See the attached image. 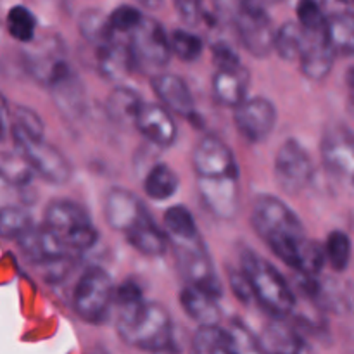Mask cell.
I'll return each instance as SVG.
<instances>
[{
    "instance_id": "cell-33",
    "label": "cell",
    "mask_w": 354,
    "mask_h": 354,
    "mask_svg": "<svg viewBox=\"0 0 354 354\" xmlns=\"http://www.w3.org/2000/svg\"><path fill=\"white\" fill-rule=\"evenodd\" d=\"M6 26L10 37L21 44H31L37 35V16L24 6L10 7L6 17Z\"/></svg>"
},
{
    "instance_id": "cell-44",
    "label": "cell",
    "mask_w": 354,
    "mask_h": 354,
    "mask_svg": "<svg viewBox=\"0 0 354 354\" xmlns=\"http://www.w3.org/2000/svg\"><path fill=\"white\" fill-rule=\"evenodd\" d=\"M228 282H230V287L232 290H234L235 297H237L242 304H251V301H254L251 286H249L248 279H245L242 270L228 268Z\"/></svg>"
},
{
    "instance_id": "cell-20",
    "label": "cell",
    "mask_w": 354,
    "mask_h": 354,
    "mask_svg": "<svg viewBox=\"0 0 354 354\" xmlns=\"http://www.w3.org/2000/svg\"><path fill=\"white\" fill-rule=\"evenodd\" d=\"M213 95L221 106L235 109L249 99L251 88V73L244 64L237 68L216 69L211 82Z\"/></svg>"
},
{
    "instance_id": "cell-3",
    "label": "cell",
    "mask_w": 354,
    "mask_h": 354,
    "mask_svg": "<svg viewBox=\"0 0 354 354\" xmlns=\"http://www.w3.org/2000/svg\"><path fill=\"white\" fill-rule=\"evenodd\" d=\"M241 270L251 286L254 301L273 318L287 320L297 308V297L286 277L270 261L244 248L241 251Z\"/></svg>"
},
{
    "instance_id": "cell-26",
    "label": "cell",
    "mask_w": 354,
    "mask_h": 354,
    "mask_svg": "<svg viewBox=\"0 0 354 354\" xmlns=\"http://www.w3.org/2000/svg\"><path fill=\"white\" fill-rule=\"evenodd\" d=\"M144 104L145 100L133 88L116 86L107 95L106 113L114 123L121 124V127H130V124L135 127V121H137V116Z\"/></svg>"
},
{
    "instance_id": "cell-49",
    "label": "cell",
    "mask_w": 354,
    "mask_h": 354,
    "mask_svg": "<svg viewBox=\"0 0 354 354\" xmlns=\"http://www.w3.org/2000/svg\"><path fill=\"white\" fill-rule=\"evenodd\" d=\"M351 3H353V7H354V0H351Z\"/></svg>"
},
{
    "instance_id": "cell-21",
    "label": "cell",
    "mask_w": 354,
    "mask_h": 354,
    "mask_svg": "<svg viewBox=\"0 0 354 354\" xmlns=\"http://www.w3.org/2000/svg\"><path fill=\"white\" fill-rule=\"evenodd\" d=\"M52 100L68 120H78L85 111V86L73 66L62 71L50 85Z\"/></svg>"
},
{
    "instance_id": "cell-7",
    "label": "cell",
    "mask_w": 354,
    "mask_h": 354,
    "mask_svg": "<svg viewBox=\"0 0 354 354\" xmlns=\"http://www.w3.org/2000/svg\"><path fill=\"white\" fill-rule=\"evenodd\" d=\"M169 245L185 286L196 287L214 299H220L223 296V283L218 277L204 239L201 237L192 242H171Z\"/></svg>"
},
{
    "instance_id": "cell-23",
    "label": "cell",
    "mask_w": 354,
    "mask_h": 354,
    "mask_svg": "<svg viewBox=\"0 0 354 354\" xmlns=\"http://www.w3.org/2000/svg\"><path fill=\"white\" fill-rule=\"evenodd\" d=\"M263 354H315L303 335L286 320H273L258 339Z\"/></svg>"
},
{
    "instance_id": "cell-40",
    "label": "cell",
    "mask_w": 354,
    "mask_h": 354,
    "mask_svg": "<svg viewBox=\"0 0 354 354\" xmlns=\"http://www.w3.org/2000/svg\"><path fill=\"white\" fill-rule=\"evenodd\" d=\"M10 127L24 131L33 138H45V123L37 111L26 106H14Z\"/></svg>"
},
{
    "instance_id": "cell-25",
    "label": "cell",
    "mask_w": 354,
    "mask_h": 354,
    "mask_svg": "<svg viewBox=\"0 0 354 354\" xmlns=\"http://www.w3.org/2000/svg\"><path fill=\"white\" fill-rule=\"evenodd\" d=\"M178 297L183 311L189 315V318L196 320L199 327H204V325H220L221 311L220 306H218V299L190 286L183 287Z\"/></svg>"
},
{
    "instance_id": "cell-16",
    "label": "cell",
    "mask_w": 354,
    "mask_h": 354,
    "mask_svg": "<svg viewBox=\"0 0 354 354\" xmlns=\"http://www.w3.org/2000/svg\"><path fill=\"white\" fill-rule=\"evenodd\" d=\"M335 54L337 50L332 44L328 26L315 31L304 30V47L299 57V68L308 80L324 82L334 68Z\"/></svg>"
},
{
    "instance_id": "cell-37",
    "label": "cell",
    "mask_w": 354,
    "mask_h": 354,
    "mask_svg": "<svg viewBox=\"0 0 354 354\" xmlns=\"http://www.w3.org/2000/svg\"><path fill=\"white\" fill-rule=\"evenodd\" d=\"M169 40H171L173 55L183 62L197 61L204 52V40L194 31L176 28L169 35Z\"/></svg>"
},
{
    "instance_id": "cell-38",
    "label": "cell",
    "mask_w": 354,
    "mask_h": 354,
    "mask_svg": "<svg viewBox=\"0 0 354 354\" xmlns=\"http://www.w3.org/2000/svg\"><path fill=\"white\" fill-rule=\"evenodd\" d=\"M145 14L138 7L133 6H120L109 14V23L113 26L114 33L120 37H130L138 24L144 21Z\"/></svg>"
},
{
    "instance_id": "cell-5",
    "label": "cell",
    "mask_w": 354,
    "mask_h": 354,
    "mask_svg": "<svg viewBox=\"0 0 354 354\" xmlns=\"http://www.w3.org/2000/svg\"><path fill=\"white\" fill-rule=\"evenodd\" d=\"M114 294L116 286L109 273L100 266H90L83 272L73 290V311L85 324H104L114 306Z\"/></svg>"
},
{
    "instance_id": "cell-39",
    "label": "cell",
    "mask_w": 354,
    "mask_h": 354,
    "mask_svg": "<svg viewBox=\"0 0 354 354\" xmlns=\"http://www.w3.org/2000/svg\"><path fill=\"white\" fill-rule=\"evenodd\" d=\"M296 14L297 23L308 31L322 30V28L328 26L327 16H325L320 0H297Z\"/></svg>"
},
{
    "instance_id": "cell-22",
    "label": "cell",
    "mask_w": 354,
    "mask_h": 354,
    "mask_svg": "<svg viewBox=\"0 0 354 354\" xmlns=\"http://www.w3.org/2000/svg\"><path fill=\"white\" fill-rule=\"evenodd\" d=\"M93 52H95L97 71L109 82H123L137 69L130 44L121 37Z\"/></svg>"
},
{
    "instance_id": "cell-30",
    "label": "cell",
    "mask_w": 354,
    "mask_h": 354,
    "mask_svg": "<svg viewBox=\"0 0 354 354\" xmlns=\"http://www.w3.org/2000/svg\"><path fill=\"white\" fill-rule=\"evenodd\" d=\"M165 230L168 234L169 244L171 242H192L203 237L196 220H194V214L183 204H175L166 209Z\"/></svg>"
},
{
    "instance_id": "cell-24",
    "label": "cell",
    "mask_w": 354,
    "mask_h": 354,
    "mask_svg": "<svg viewBox=\"0 0 354 354\" xmlns=\"http://www.w3.org/2000/svg\"><path fill=\"white\" fill-rule=\"evenodd\" d=\"M124 239L135 251L147 258H162L168 248H171L166 230H162L152 216H149L138 227L128 232Z\"/></svg>"
},
{
    "instance_id": "cell-17",
    "label": "cell",
    "mask_w": 354,
    "mask_h": 354,
    "mask_svg": "<svg viewBox=\"0 0 354 354\" xmlns=\"http://www.w3.org/2000/svg\"><path fill=\"white\" fill-rule=\"evenodd\" d=\"M17 244H19L24 258L40 268L75 258V254L44 225L28 230L23 237L17 239Z\"/></svg>"
},
{
    "instance_id": "cell-32",
    "label": "cell",
    "mask_w": 354,
    "mask_h": 354,
    "mask_svg": "<svg viewBox=\"0 0 354 354\" xmlns=\"http://www.w3.org/2000/svg\"><path fill=\"white\" fill-rule=\"evenodd\" d=\"M304 47V30L297 21H287L277 30L275 52L280 59L299 61Z\"/></svg>"
},
{
    "instance_id": "cell-4",
    "label": "cell",
    "mask_w": 354,
    "mask_h": 354,
    "mask_svg": "<svg viewBox=\"0 0 354 354\" xmlns=\"http://www.w3.org/2000/svg\"><path fill=\"white\" fill-rule=\"evenodd\" d=\"M47 227L73 254L90 251L99 242V230L82 204L71 199H54L44 213Z\"/></svg>"
},
{
    "instance_id": "cell-13",
    "label": "cell",
    "mask_w": 354,
    "mask_h": 354,
    "mask_svg": "<svg viewBox=\"0 0 354 354\" xmlns=\"http://www.w3.org/2000/svg\"><path fill=\"white\" fill-rule=\"evenodd\" d=\"M279 120L275 104L266 97H249L234 109V121L239 133L249 144H263L273 133Z\"/></svg>"
},
{
    "instance_id": "cell-2",
    "label": "cell",
    "mask_w": 354,
    "mask_h": 354,
    "mask_svg": "<svg viewBox=\"0 0 354 354\" xmlns=\"http://www.w3.org/2000/svg\"><path fill=\"white\" fill-rule=\"evenodd\" d=\"M116 332L121 341L140 351L162 354L173 348V322L162 304L142 301L118 308Z\"/></svg>"
},
{
    "instance_id": "cell-34",
    "label": "cell",
    "mask_w": 354,
    "mask_h": 354,
    "mask_svg": "<svg viewBox=\"0 0 354 354\" xmlns=\"http://www.w3.org/2000/svg\"><path fill=\"white\" fill-rule=\"evenodd\" d=\"M0 171H2L3 182L16 189H26L35 175L33 168L17 151L3 152L2 161H0Z\"/></svg>"
},
{
    "instance_id": "cell-10",
    "label": "cell",
    "mask_w": 354,
    "mask_h": 354,
    "mask_svg": "<svg viewBox=\"0 0 354 354\" xmlns=\"http://www.w3.org/2000/svg\"><path fill=\"white\" fill-rule=\"evenodd\" d=\"M230 26L234 28L242 47L252 57L265 59L272 52H275L277 28L273 26V21L266 12V7L256 2L248 3L244 10L232 21Z\"/></svg>"
},
{
    "instance_id": "cell-46",
    "label": "cell",
    "mask_w": 354,
    "mask_h": 354,
    "mask_svg": "<svg viewBox=\"0 0 354 354\" xmlns=\"http://www.w3.org/2000/svg\"><path fill=\"white\" fill-rule=\"evenodd\" d=\"M135 2H137L138 6L144 7V9L158 10V9H161L162 3H165V0H135Z\"/></svg>"
},
{
    "instance_id": "cell-45",
    "label": "cell",
    "mask_w": 354,
    "mask_h": 354,
    "mask_svg": "<svg viewBox=\"0 0 354 354\" xmlns=\"http://www.w3.org/2000/svg\"><path fill=\"white\" fill-rule=\"evenodd\" d=\"M346 86H348V92H349V99L354 104V66L348 69L346 73Z\"/></svg>"
},
{
    "instance_id": "cell-18",
    "label": "cell",
    "mask_w": 354,
    "mask_h": 354,
    "mask_svg": "<svg viewBox=\"0 0 354 354\" xmlns=\"http://www.w3.org/2000/svg\"><path fill=\"white\" fill-rule=\"evenodd\" d=\"M135 128L152 145L161 149L171 147L178 137V127L169 109L159 102H145L138 113Z\"/></svg>"
},
{
    "instance_id": "cell-48",
    "label": "cell",
    "mask_w": 354,
    "mask_h": 354,
    "mask_svg": "<svg viewBox=\"0 0 354 354\" xmlns=\"http://www.w3.org/2000/svg\"><path fill=\"white\" fill-rule=\"evenodd\" d=\"M90 354H109V351H107V349L106 348H104V346H95V348H93L92 349V353H90Z\"/></svg>"
},
{
    "instance_id": "cell-6",
    "label": "cell",
    "mask_w": 354,
    "mask_h": 354,
    "mask_svg": "<svg viewBox=\"0 0 354 354\" xmlns=\"http://www.w3.org/2000/svg\"><path fill=\"white\" fill-rule=\"evenodd\" d=\"M14 149L28 161L33 171L50 185H66L73 178V165L55 145L45 138H33L10 127Z\"/></svg>"
},
{
    "instance_id": "cell-41",
    "label": "cell",
    "mask_w": 354,
    "mask_h": 354,
    "mask_svg": "<svg viewBox=\"0 0 354 354\" xmlns=\"http://www.w3.org/2000/svg\"><path fill=\"white\" fill-rule=\"evenodd\" d=\"M142 301H145L144 289L135 279L124 280L116 287V294H114V306L116 308L131 306V304H138Z\"/></svg>"
},
{
    "instance_id": "cell-43",
    "label": "cell",
    "mask_w": 354,
    "mask_h": 354,
    "mask_svg": "<svg viewBox=\"0 0 354 354\" xmlns=\"http://www.w3.org/2000/svg\"><path fill=\"white\" fill-rule=\"evenodd\" d=\"M173 2H175V9L178 12L180 19L189 24V26H196L206 16L203 0H173Z\"/></svg>"
},
{
    "instance_id": "cell-9",
    "label": "cell",
    "mask_w": 354,
    "mask_h": 354,
    "mask_svg": "<svg viewBox=\"0 0 354 354\" xmlns=\"http://www.w3.org/2000/svg\"><path fill=\"white\" fill-rule=\"evenodd\" d=\"M273 171L277 185L287 196H299L313 182L315 162L296 138H287L277 151Z\"/></svg>"
},
{
    "instance_id": "cell-31",
    "label": "cell",
    "mask_w": 354,
    "mask_h": 354,
    "mask_svg": "<svg viewBox=\"0 0 354 354\" xmlns=\"http://www.w3.org/2000/svg\"><path fill=\"white\" fill-rule=\"evenodd\" d=\"M328 31L337 54L354 55V7L337 10L327 16Z\"/></svg>"
},
{
    "instance_id": "cell-12",
    "label": "cell",
    "mask_w": 354,
    "mask_h": 354,
    "mask_svg": "<svg viewBox=\"0 0 354 354\" xmlns=\"http://www.w3.org/2000/svg\"><path fill=\"white\" fill-rule=\"evenodd\" d=\"M320 156L325 169L334 178L354 189V133L348 127L330 124L325 128Z\"/></svg>"
},
{
    "instance_id": "cell-19",
    "label": "cell",
    "mask_w": 354,
    "mask_h": 354,
    "mask_svg": "<svg viewBox=\"0 0 354 354\" xmlns=\"http://www.w3.org/2000/svg\"><path fill=\"white\" fill-rule=\"evenodd\" d=\"M151 86L158 97L159 104L171 111L176 116L194 120L196 116V102L189 85L182 76L175 73H158L151 78Z\"/></svg>"
},
{
    "instance_id": "cell-47",
    "label": "cell",
    "mask_w": 354,
    "mask_h": 354,
    "mask_svg": "<svg viewBox=\"0 0 354 354\" xmlns=\"http://www.w3.org/2000/svg\"><path fill=\"white\" fill-rule=\"evenodd\" d=\"M254 2L259 3V6H263V7H268V6H275V3L283 2V0H254Z\"/></svg>"
},
{
    "instance_id": "cell-29",
    "label": "cell",
    "mask_w": 354,
    "mask_h": 354,
    "mask_svg": "<svg viewBox=\"0 0 354 354\" xmlns=\"http://www.w3.org/2000/svg\"><path fill=\"white\" fill-rule=\"evenodd\" d=\"M180 189V178L171 166L165 162L151 166L144 178V192L149 199L156 203H165L171 199Z\"/></svg>"
},
{
    "instance_id": "cell-11",
    "label": "cell",
    "mask_w": 354,
    "mask_h": 354,
    "mask_svg": "<svg viewBox=\"0 0 354 354\" xmlns=\"http://www.w3.org/2000/svg\"><path fill=\"white\" fill-rule=\"evenodd\" d=\"M192 168L196 180L241 178L234 151L214 135H206L197 142L192 152Z\"/></svg>"
},
{
    "instance_id": "cell-8",
    "label": "cell",
    "mask_w": 354,
    "mask_h": 354,
    "mask_svg": "<svg viewBox=\"0 0 354 354\" xmlns=\"http://www.w3.org/2000/svg\"><path fill=\"white\" fill-rule=\"evenodd\" d=\"M133 54L135 68L142 73L159 71L169 64L173 50L169 35L154 17L145 16L137 30L127 38Z\"/></svg>"
},
{
    "instance_id": "cell-42",
    "label": "cell",
    "mask_w": 354,
    "mask_h": 354,
    "mask_svg": "<svg viewBox=\"0 0 354 354\" xmlns=\"http://www.w3.org/2000/svg\"><path fill=\"white\" fill-rule=\"evenodd\" d=\"M211 54H213V62L216 66V69L221 68H237L242 66L241 57H239L237 50L232 47L227 41H214L211 45Z\"/></svg>"
},
{
    "instance_id": "cell-15",
    "label": "cell",
    "mask_w": 354,
    "mask_h": 354,
    "mask_svg": "<svg viewBox=\"0 0 354 354\" xmlns=\"http://www.w3.org/2000/svg\"><path fill=\"white\" fill-rule=\"evenodd\" d=\"M152 216L147 206L131 190L113 187L104 199V218L113 230L127 235L135 227Z\"/></svg>"
},
{
    "instance_id": "cell-35",
    "label": "cell",
    "mask_w": 354,
    "mask_h": 354,
    "mask_svg": "<svg viewBox=\"0 0 354 354\" xmlns=\"http://www.w3.org/2000/svg\"><path fill=\"white\" fill-rule=\"evenodd\" d=\"M327 263L335 273H344L349 268L353 256V242L349 235L342 230H334L327 235L325 241Z\"/></svg>"
},
{
    "instance_id": "cell-28",
    "label": "cell",
    "mask_w": 354,
    "mask_h": 354,
    "mask_svg": "<svg viewBox=\"0 0 354 354\" xmlns=\"http://www.w3.org/2000/svg\"><path fill=\"white\" fill-rule=\"evenodd\" d=\"M78 30L83 40L97 50V48L104 47V45L111 44L116 40L120 35L114 33L113 26L109 23V16L97 9H86L83 10L82 16L78 19Z\"/></svg>"
},
{
    "instance_id": "cell-14",
    "label": "cell",
    "mask_w": 354,
    "mask_h": 354,
    "mask_svg": "<svg viewBox=\"0 0 354 354\" xmlns=\"http://www.w3.org/2000/svg\"><path fill=\"white\" fill-rule=\"evenodd\" d=\"M24 68L30 73L31 78L45 86L50 85L62 71L71 66L66 57V50L62 41L57 37H50L41 40L35 47L26 48L23 54Z\"/></svg>"
},
{
    "instance_id": "cell-1",
    "label": "cell",
    "mask_w": 354,
    "mask_h": 354,
    "mask_svg": "<svg viewBox=\"0 0 354 354\" xmlns=\"http://www.w3.org/2000/svg\"><path fill=\"white\" fill-rule=\"evenodd\" d=\"M251 223L273 254L296 272L310 242L299 216L277 196L263 194L252 203Z\"/></svg>"
},
{
    "instance_id": "cell-27",
    "label": "cell",
    "mask_w": 354,
    "mask_h": 354,
    "mask_svg": "<svg viewBox=\"0 0 354 354\" xmlns=\"http://www.w3.org/2000/svg\"><path fill=\"white\" fill-rule=\"evenodd\" d=\"M192 354H239V346L230 328L204 325L194 334Z\"/></svg>"
},
{
    "instance_id": "cell-36",
    "label": "cell",
    "mask_w": 354,
    "mask_h": 354,
    "mask_svg": "<svg viewBox=\"0 0 354 354\" xmlns=\"http://www.w3.org/2000/svg\"><path fill=\"white\" fill-rule=\"evenodd\" d=\"M33 218L23 206H3L0 213V234L3 239H21L28 230H31Z\"/></svg>"
}]
</instances>
